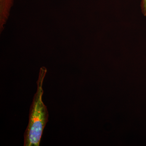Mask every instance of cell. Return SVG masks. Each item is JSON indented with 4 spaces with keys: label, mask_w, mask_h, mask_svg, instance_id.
<instances>
[{
    "label": "cell",
    "mask_w": 146,
    "mask_h": 146,
    "mask_svg": "<svg viewBox=\"0 0 146 146\" xmlns=\"http://www.w3.org/2000/svg\"><path fill=\"white\" fill-rule=\"evenodd\" d=\"M141 8L143 15L146 16V0H141Z\"/></svg>",
    "instance_id": "7a4b0ae2"
},
{
    "label": "cell",
    "mask_w": 146,
    "mask_h": 146,
    "mask_svg": "<svg viewBox=\"0 0 146 146\" xmlns=\"http://www.w3.org/2000/svg\"><path fill=\"white\" fill-rule=\"evenodd\" d=\"M46 72L45 67L40 69L37 89L30 110L28 125L24 133V146H39L43 131L48 121V112L42 100L43 82Z\"/></svg>",
    "instance_id": "6da1fadb"
}]
</instances>
